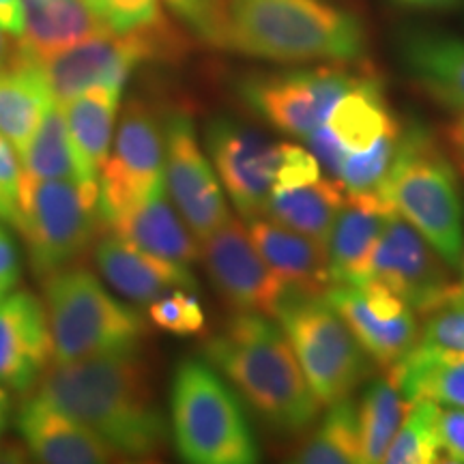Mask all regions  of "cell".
Listing matches in <instances>:
<instances>
[{
    "label": "cell",
    "mask_w": 464,
    "mask_h": 464,
    "mask_svg": "<svg viewBox=\"0 0 464 464\" xmlns=\"http://www.w3.org/2000/svg\"><path fill=\"white\" fill-rule=\"evenodd\" d=\"M15 430L26 450L39 462L50 464H106L125 460L112 445L80 421L45 404L37 396H26L15 413Z\"/></svg>",
    "instance_id": "19"
},
{
    "label": "cell",
    "mask_w": 464,
    "mask_h": 464,
    "mask_svg": "<svg viewBox=\"0 0 464 464\" xmlns=\"http://www.w3.org/2000/svg\"><path fill=\"white\" fill-rule=\"evenodd\" d=\"M276 318L321 406L353 396L368 374V355L329 299L288 288Z\"/></svg>",
    "instance_id": "8"
},
{
    "label": "cell",
    "mask_w": 464,
    "mask_h": 464,
    "mask_svg": "<svg viewBox=\"0 0 464 464\" xmlns=\"http://www.w3.org/2000/svg\"><path fill=\"white\" fill-rule=\"evenodd\" d=\"M247 230L288 288L307 295H324L332 288L327 243L301 235L271 218L249 219Z\"/></svg>",
    "instance_id": "23"
},
{
    "label": "cell",
    "mask_w": 464,
    "mask_h": 464,
    "mask_svg": "<svg viewBox=\"0 0 464 464\" xmlns=\"http://www.w3.org/2000/svg\"><path fill=\"white\" fill-rule=\"evenodd\" d=\"M200 260L219 297L235 312L276 316L286 282L271 269L241 218H228L200 241Z\"/></svg>",
    "instance_id": "13"
},
{
    "label": "cell",
    "mask_w": 464,
    "mask_h": 464,
    "mask_svg": "<svg viewBox=\"0 0 464 464\" xmlns=\"http://www.w3.org/2000/svg\"><path fill=\"white\" fill-rule=\"evenodd\" d=\"M22 181H78L80 172L69 140L67 119L61 103H54L20 155Z\"/></svg>",
    "instance_id": "31"
},
{
    "label": "cell",
    "mask_w": 464,
    "mask_h": 464,
    "mask_svg": "<svg viewBox=\"0 0 464 464\" xmlns=\"http://www.w3.org/2000/svg\"><path fill=\"white\" fill-rule=\"evenodd\" d=\"M92 7L114 33H131L164 24L161 0H91Z\"/></svg>",
    "instance_id": "37"
},
{
    "label": "cell",
    "mask_w": 464,
    "mask_h": 464,
    "mask_svg": "<svg viewBox=\"0 0 464 464\" xmlns=\"http://www.w3.org/2000/svg\"><path fill=\"white\" fill-rule=\"evenodd\" d=\"M108 230L153 256L191 265L200 260V239L191 232L168 194L166 179L140 202L108 224Z\"/></svg>",
    "instance_id": "20"
},
{
    "label": "cell",
    "mask_w": 464,
    "mask_h": 464,
    "mask_svg": "<svg viewBox=\"0 0 464 464\" xmlns=\"http://www.w3.org/2000/svg\"><path fill=\"white\" fill-rule=\"evenodd\" d=\"M451 269L464 252V200L448 155L421 127L400 133L396 158L379 188Z\"/></svg>",
    "instance_id": "5"
},
{
    "label": "cell",
    "mask_w": 464,
    "mask_h": 464,
    "mask_svg": "<svg viewBox=\"0 0 464 464\" xmlns=\"http://www.w3.org/2000/svg\"><path fill=\"white\" fill-rule=\"evenodd\" d=\"M400 133L402 131L382 136L370 149L346 150L338 172V181L344 185L346 191H372L385 181L396 158Z\"/></svg>",
    "instance_id": "34"
},
{
    "label": "cell",
    "mask_w": 464,
    "mask_h": 464,
    "mask_svg": "<svg viewBox=\"0 0 464 464\" xmlns=\"http://www.w3.org/2000/svg\"><path fill=\"white\" fill-rule=\"evenodd\" d=\"M121 95L123 89L119 86H92L82 95L61 103L75 164H78L80 183L100 185L102 168L112 149Z\"/></svg>",
    "instance_id": "24"
},
{
    "label": "cell",
    "mask_w": 464,
    "mask_h": 464,
    "mask_svg": "<svg viewBox=\"0 0 464 464\" xmlns=\"http://www.w3.org/2000/svg\"><path fill=\"white\" fill-rule=\"evenodd\" d=\"M324 297L381 368H393L415 346L420 334L415 310L382 284H334Z\"/></svg>",
    "instance_id": "16"
},
{
    "label": "cell",
    "mask_w": 464,
    "mask_h": 464,
    "mask_svg": "<svg viewBox=\"0 0 464 464\" xmlns=\"http://www.w3.org/2000/svg\"><path fill=\"white\" fill-rule=\"evenodd\" d=\"M37 277L73 266L106 228L100 185L78 181H22L17 222Z\"/></svg>",
    "instance_id": "7"
},
{
    "label": "cell",
    "mask_w": 464,
    "mask_h": 464,
    "mask_svg": "<svg viewBox=\"0 0 464 464\" xmlns=\"http://www.w3.org/2000/svg\"><path fill=\"white\" fill-rule=\"evenodd\" d=\"M327 127L346 150L370 149L382 136L402 131L379 80L365 73L335 103Z\"/></svg>",
    "instance_id": "27"
},
{
    "label": "cell",
    "mask_w": 464,
    "mask_h": 464,
    "mask_svg": "<svg viewBox=\"0 0 464 464\" xmlns=\"http://www.w3.org/2000/svg\"><path fill=\"white\" fill-rule=\"evenodd\" d=\"M409 402L390 376L376 379L365 387L359 404V428H362L363 464L382 462L393 437L402 426Z\"/></svg>",
    "instance_id": "32"
},
{
    "label": "cell",
    "mask_w": 464,
    "mask_h": 464,
    "mask_svg": "<svg viewBox=\"0 0 464 464\" xmlns=\"http://www.w3.org/2000/svg\"><path fill=\"white\" fill-rule=\"evenodd\" d=\"M222 48L274 63H348L368 52L353 11L327 0H228Z\"/></svg>",
    "instance_id": "3"
},
{
    "label": "cell",
    "mask_w": 464,
    "mask_h": 464,
    "mask_svg": "<svg viewBox=\"0 0 464 464\" xmlns=\"http://www.w3.org/2000/svg\"><path fill=\"white\" fill-rule=\"evenodd\" d=\"M415 84L439 106L464 114V39L443 33H411L400 45Z\"/></svg>",
    "instance_id": "25"
},
{
    "label": "cell",
    "mask_w": 464,
    "mask_h": 464,
    "mask_svg": "<svg viewBox=\"0 0 464 464\" xmlns=\"http://www.w3.org/2000/svg\"><path fill=\"white\" fill-rule=\"evenodd\" d=\"M191 33L198 34L202 42L219 45L224 31V14L228 0H164Z\"/></svg>",
    "instance_id": "38"
},
{
    "label": "cell",
    "mask_w": 464,
    "mask_h": 464,
    "mask_svg": "<svg viewBox=\"0 0 464 464\" xmlns=\"http://www.w3.org/2000/svg\"><path fill=\"white\" fill-rule=\"evenodd\" d=\"M54 103L42 65L14 56L0 67V136L14 144L17 155L24 153Z\"/></svg>",
    "instance_id": "26"
},
{
    "label": "cell",
    "mask_w": 464,
    "mask_h": 464,
    "mask_svg": "<svg viewBox=\"0 0 464 464\" xmlns=\"http://www.w3.org/2000/svg\"><path fill=\"white\" fill-rule=\"evenodd\" d=\"M450 269L430 243L393 211L370 252L359 284L379 282L426 316L450 301H460Z\"/></svg>",
    "instance_id": "10"
},
{
    "label": "cell",
    "mask_w": 464,
    "mask_h": 464,
    "mask_svg": "<svg viewBox=\"0 0 464 464\" xmlns=\"http://www.w3.org/2000/svg\"><path fill=\"white\" fill-rule=\"evenodd\" d=\"M205 144L226 198H230L239 218L246 222L265 218L266 202L276 188L280 144L224 116L208 123Z\"/></svg>",
    "instance_id": "15"
},
{
    "label": "cell",
    "mask_w": 464,
    "mask_h": 464,
    "mask_svg": "<svg viewBox=\"0 0 464 464\" xmlns=\"http://www.w3.org/2000/svg\"><path fill=\"white\" fill-rule=\"evenodd\" d=\"M460 265H462V280L458 282V290H460V301L464 304V252H462V260H460Z\"/></svg>",
    "instance_id": "48"
},
{
    "label": "cell",
    "mask_w": 464,
    "mask_h": 464,
    "mask_svg": "<svg viewBox=\"0 0 464 464\" xmlns=\"http://www.w3.org/2000/svg\"><path fill=\"white\" fill-rule=\"evenodd\" d=\"M33 396L91 428L125 460L160 454L170 439L150 370L136 348L50 363Z\"/></svg>",
    "instance_id": "1"
},
{
    "label": "cell",
    "mask_w": 464,
    "mask_h": 464,
    "mask_svg": "<svg viewBox=\"0 0 464 464\" xmlns=\"http://www.w3.org/2000/svg\"><path fill=\"white\" fill-rule=\"evenodd\" d=\"M406 9H420V11H443L454 7L460 0H396Z\"/></svg>",
    "instance_id": "44"
},
{
    "label": "cell",
    "mask_w": 464,
    "mask_h": 464,
    "mask_svg": "<svg viewBox=\"0 0 464 464\" xmlns=\"http://www.w3.org/2000/svg\"><path fill=\"white\" fill-rule=\"evenodd\" d=\"M393 211L396 208L379 189L346 191L344 205L327 237L332 286L362 282L370 252Z\"/></svg>",
    "instance_id": "21"
},
{
    "label": "cell",
    "mask_w": 464,
    "mask_h": 464,
    "mask_svg": "<svg viewBox=\"0 0 464 464\" xmlns=\"http://www.w3.org/2000/svg\"><path fill=\"white\" fill-rule=\"evenodd\" d=\"M439 440L443 462L464 464V409H440Z\"/></svg>",
    "instance_id": "41"
},
{
    "label": "cell",
    "mask_w": 464,
    "mask_h": 464,
    "mask_svg": "<svg viewBox=\"0 0 464 464\" xmlns=\"http://www.w3.org/2000/svg\"><path fill=\"white\" fill-rule=\"evenodd\" d=\"M92 260L112 290L138 305H149L179 288L194 293L198 290V280L189 265L153 256L114 232L97 239L92 246Z\"/></svg>",
    "instance_id": "18"
},
{
    "label": "cell",
    "mask_w": 464,
    "mask_h": 464,
    "mask_svg": "<svg viewBox=\"0 0 464 464\" xmlns=\"http://www.w3.org/2000/svg\"><path fill=\"white\" fill-rule=\"evenodd\" d=\"M327 415L293 451L301 464H357L363 462L359 404L351 396L327 406Z\"/></svg>",
    "instance_id": "30"
},
{
    "label": "cell",
    "mask_w": 464,
    "mask_h": 464,
    "mask_svg": "<svg viewBox=\"0 0 464 464\" xmlns=\"http://www.w3.org/2000/svg\"><path fill=\"white\" fill-rule=\"evenodd\" d=\"M321 179V164L307 147L293 142L280 144V161H277L276 188H297V185L314 183Z\"/></svg>",
    "instance_id": "39"
},
{
    "label": "cell",
    "mask_w": 464,
    "mask_h": 464,
    "mask_svg": "<svg viewBox=\"0 0 464 464\" xmlns=\"http://www.w3.org/2000/svg\"><path fill=\"white\" fill-rule=\"evenodd\" d=\"M387 372L406 402L428 398L464 409V357L440 355L415 344Z\"/></svg>",
    "instance_id": "29"
},
{
    "label": "cell",
    "mask_w": 464,
    "mask_h": 464,
    "mask_svg": "<svg viewBox=\"0 0 464 464\" xmlns=\"http://www.w3.org/2000/svg\"><path fill=\"white\" fill-rule=\"evenodd\" d=\"M346 200V188L338 179H318L297 188L271 191L265 218L276 219L288 228L327 243L332 226Z\"/></svg>",
    "instance_id": "28"
},
{
    "label": "cell",
    "mask_w": 464,
    "mask_h": 464,
    "mask_svg": "<svg viewBox=\"0 0 464 464\" xmlns=\"http://www.w3.org/2000/svg\"><path fill=\"white\" fill-rule=\"evenodd\" d=\"M174 450L191 464H254L260 451L239 392L207 359H183L170 385Z\"/></svg>",
    "instance_id": "4"
},
{
    "label": "cell",
    "mask_w": 464,
    "mask_h": 464,
    "mask_svg": "<svg viewBox=\"0 0 464 464\" xmlns=\"http://www.w3.org/2000/svg\"><path fill=\"white\" fill-rule=\"evenodd\" d=\"M14 56L15 48H11V37L3 31V26H0V67H5L7 63L14 61Z\"/></svg>",
    "instance_id": "47"
},
{
    "label": "cell",
    "mask_w": 464,
    "mask_h": 464,
    "mask_svg": "<svg viewBox=\"0 0 464 464\" xmlns=\"http://www.w3.org/2000/svg\"><path fill=\"white\" fill-rule=\"evenodd\" d=\"M24 0H0V26L15 42L24 33Z\"/></svg>",
    "instance_id": "43"
},
{
    "label": "cell",
    "mask_w": 464,
    "mask_h": 464,
    "mask_svg": "<svg viewBox=\"0 0 464 464\" xmlns=\"http://www.w3.org/2000/svg\"><path fill=\"white\" fill-rule=\"evenodd\" d=\"M11 415H14V404H11L9 392L7 387L0 385V443H3L5 432H7L11 423Z\"/></svg>",
    "instance_id": "45"
},
{
    "label": "cell",
    "mask_w": 464,
    "mask_h": 464,
    "mask_svg": "<svg viewBox=\"0 0 464 464\" xmlns=\"http://www.w3.org/2000/svg\"><path fill=\"white\" fill-rule=\"evenodd\" d=\"M22 164L17 150L7 138L0 136V219L11 226L17 222V200H20Z\"/></svg>",
    "instance_id": "40"
},
{
    "label": "cell",
    "mask_w": 464,
    "mask_h": 464,
    "mask_svg": "<svg viewBox=\"0 0 464 464\" xmlns=\"http://www.w3.org/2000/svg\"><path fill=\"white\" fill-rule=\"evenodd\" d=\"M44 305L52 335V363L138 348L147 321L103 286L84 266H67L44 280Z\"/></svg>",
    "instance_id": "6"
},
{
    "label": "cell",
    "mask_w": 464,
    "mask_h": 464,
    "mask_svg": "<svg viewBox=\"0 0 464 464\" xmlns=\"http://www.w3.org/2000/svg\"><path fill=\"white\" fill-rule=\"evenodd\" d=\"M164 123L142 100H130L121 112L112 149L100 174V211L112 222L164 181Z\"/></svg>",
    "instance_id": "11"
},
{
    "label": "cell",
    "mask_w": 464,
    "mask_h": 464,
    "mask_svg": "<svg viewBox=\"0 0 464 464\" xmlns=\"http://www.w3.org/2000/svg\"><path fill=\"white\" fill-rule=\"evenodd\" d=\"M24 17L15 56L37 65L110 31L91 0H24Z\"/></svg>",
    "instance_id": "22"
},
{
    "label": "cell",
    "mask_w": 464,
    "mask_h": 464,
    "mask_svg": "<svg viewBox=\"0 0 464 464\" xmlns=\"http://www.w3.org/2000/svg\"><path fill=\"white\" fill-rule=\"evenodd\" d=\"M183 37L170 22L131 33L106 31L42 63L52 95L65 103L92 86L123 89L142 63L172 58L183 50Z\"/></svg>",
    "instance_id": "9"
},
{
    "label": "cell",
    "mask_w": 464,
    "mask_h": 464,
    "mask_svg": "<svg viewBox=\"0 0 464 464\" xmlns=\"http://www.w3.org/2000/svg\"><path fill=\"white\" fill-rule=\"evenodd\" d=\"M417 346L428 348L440 355L464 357V304L450 301V304L428 312L420 334Z\"/></svg>",
    "instance_id": "36"
},
{
    "label": "cell",
    "mask_w": 464,
    "mask_h": 464,
    "mask_svg": "<svg viewBox=\"0 0 464 464\" xmlns=\"http://www.w3.org/2000/svg\"><path fill=\"white\" fill-rule=\"evenodd\" d=\"M440 404L428 398L409 402L404 421L393 437L382 462L390 464H430L443 462L439 440Z\"/></svg>",
    "instance_id": "33"
},
{
    "label": "cell",
    "mask_w": 464,
    "mask_h": 464,
    "mask_svg": "<svg viewBox=\"0 0 464 464\" xmlns=\"http://www.w3.org/2000/svg\"><path fill=\"white\" fill-rule=\"evenodd\" d=\"M5 295H7V293H3V290H0V299H3V297H5Z\"/></svg>",
    "instance_id": "49"
},
{
    "label": "cell",
    "mask_w": 464,
    "mask_h": 464,
    "mask_svg": "<svg viewBox=\"0 0 464 464\" xmlns=\"http://www.w3.org/2000/svg\"><path fill=\"white\" fill-rule=\"evenodd\" d=\"M149 321L161 332L174 335H194L205 329L207 316L194 290H172L147 305Z\"/></svg>",
    "instance_id": "35"
},
{
    "label": "cell",
    "mask_w": 464,
    "mask_h": 464,
    "mask_svg": "<svg viewBox=\"0 0 464 464\" xmlns=\"http://www.w3.org/2000/svg\"><path fill=\"white\" fill-rule=\"evenodd\" d=\"M17 282H20V254L14 237L0 219V290L11 293Z\"/></svg>",
    "instance_id": "42"
},
{
    "label": "cell",
    "mask_w": 464,
    "mask_h": 464,
    "mask_svg": "<svg viewBox=\"0 0 464 464\" xmlns=\"http://www.w3.org/2000/svg\"><path fill=\"white\" fill-rule=\"evenodd\" d=\"M362 75L342 65L260 75L243 84V97L276 130L305 138L327 123L340 97Z\"/></svg>",
    "instance_id": "12"
},
{
    "label": "cell",
    "mask_w": 464,
    "mask_h": 464,
    "mask_svg": "<svg viewBox=\"0 0 464 464\" xmlns=\"http://www.w3.org/2000/svg\"><path fill=\"white\" fill-rule=\"evenodd\" d=\"M202 357L274 430L299 434L314 426L321 402L286 334L271 316L235 312L205 342Z\"/></svg>",
    "instance_id": "2"
},
{
    "label": "cell",
    "mask_w": 464,
    "mask_h": 464,
    "mask_svg": "<svg viewBox=\"0 0 464 464\" xmlns=\"http://www.w3.org/2000/svg\"><path fill=\"white\" fill-rule=\"evenodd\" d=\"M168 194L185 222L205 241L230 218L226 191L196 133L194 121L185 112H172L164 121Z\"/></svg>",
    "instance_id": "14"
},
{
    "label": "cell",
    "mask_w": 464,
    "mask_h": 464,
    "mask_svg": "<svg viewBox=\"0 0 464 464\" xmlns=\"http://www.w3.org/2000/svg\"><path fill=\"white\" fill-rule=\"evenodd\" d=\"M52 363V335L45 305L28 290L0 299V385L11 392L34 390Z\"/></svg>",
    "instance_id": "17"
},
{
    "label": "cell",
    "mask_w": 464,
    "mask_h": 464,
    "mask_svg": "<svg viewBox=\"0 0 464 464\" xmlns=\"http://www.w3.org/2000/svg\"><path fill=\"white\" fill-rule=\"evenodd\" d=\"M450 142L454 147L456 155L464 161V114L450 127ZM464 166V164H462Z\"/></svg>",
    "instance_id": "46"
}]
</instances>
